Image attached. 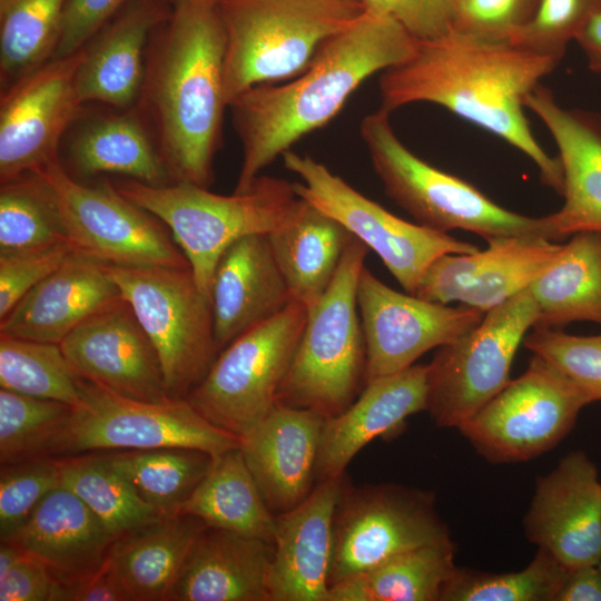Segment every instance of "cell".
<instances>
[{"label": "cell", "mask_w": 601, "mask_h": 601, "mask_svg": "<svg viewBox=\"0 0 601 601\" xmlns=\"http://www.w3.org/2000/svg\"><path fill=\"white\" fill-rule=\"evenodd\" d=\"M559 63L511 42H493L454 30L417 40L412 55L383 71L381 108L413 102L442 106L502 138L538 167L543 184L562 195L563 170L535 140L524 99Z\"/></svg>", "instance_id": "6da1fadb"}, {"label": "cell", "mask_w": 601, "mask_h": 601, "mask_svg": "<svg viewBox=\"0 0 601 601\" xmlns=\"http://www.w3.org/2000/svg\"><path fill=\"white\" fill-rule=\"evenodd\" d=\"M416 41L393 18L362 12L289 82L256 85L233 98L243 149L235 191L247 190L278 156L328 124L368 77L405 61Z\"/></svg>", "instance_id": "7a4b0ae2"}, {"label": "cell", "mask_w": 601, "mask_h": 601, "mask_svg": "<svg viewBox=\"0 0 601 601\" xmlns=\"http://www.w3.org/2000/svg\"><path fill=\"white\" fill-rule=\"evenodd\" d=\"M224 24L218 2L174 3L146 62L141 95L174 183L208 188L219 145L225 91Z\"/></svg>", "instance_id": "3957f363"}, {"label": "cell", "mask_w": 601, "mask_h": 601, "mask_svg": "<svg viewBox=\"0 0 601 601\" xmlns=\"http://www.w3.org/2000/svg\"><path fill=\"white\" fill-rule=\"evenodd\" d=\"M112 184L169 228L207 297L223 253L243 237L277 229L298 199L294 183L260 175L247 190L231 195L215 194L189 183L151 186L127 178Z\"/></svg>", "instance_id": "277c9868"}, {"label": "cell", "mask_w": 601, "mask_h": 601, "mask_svg": "<svg viewBox=\"0 0 601 601\" xmlns=\"http://www.w3.org/2000/svg\"><path fill=\"white\" fill-rule=\"evenodd\" d=\"M227 102L302 73L362 12L358 0H219Z\"/></svg>", "instance_id": "5b68a950"}, {"label": "cell", "mask_w": 601, "mask_h": 601, "mask_svg": "<svg viewBox=\"0 0 601 601\" xmlns=\"http://www.w3.org/2000/svg\"><path fill=\"white\" fill-rule=\"evenodd\" d=\"M368 250L354 237L332 284L307 311L276 403L307 408L328 418L345 411L362 392L366 346L357 307V286Z\"/></svg>", "instance_id": "8992f818"}, {"label": "cell", "mask_w": 601, "mask_h": 601, "mask_svg": "<svg viewBox=\"0 0 601 601\" xmlns=\"http://www.w3.org/2000/svg\"><path fill=\"white\" fill-rule=\"evenodd\" d=\"M383 108L361 121V137L386 195L420 225L446 233L461 229L485 240L540 236L553 240L549 216L528 217L505 209L472 184L413 154L396 136Z\"/></svg>", "instance_id": "52a82bcc"}, {"label": "cell", "mask_w": 601, "mask_h": 601, "mask_svg": "<svg viewBox=\"0 0 601 601\" xmlns=\"http://www.w3.org/2000/svg\"><path fill=\"white\" fill-rule=\"evenodd\" d=\"M106 267L158 354L169 396L187 398L219 354L209 297L189 267Z\"/></svg>", "instance_id": "ba28073f"}, {"label": "cell", "mask_w": 601, "mask_h": 601, "mask_svg": "<svg viewBox=\"0 0 601 601\" xmlns=\"http://www.w3.org/2000/svg\"><path fill=\"white\" fill-rule=\"evenodd\" d=\"M240 443L239 437L207 421L186 398L132 400L82 377L81 402L48 456L159 447H191L218 456Z\"/></svg>", "instance_id": "9c48e42d"}, {"label": "cell", "mask_w": 601, "mask_h": 601, "mask_svg": "<svg viewBox=\"0 0 601 601\" xmlns=\"http://www.w3.org/2000/svg\"><path fill=\"white\" fill-rule=\"evenodd\" d=\"M590 403L561 370L533 354L526 370L457 430L492 464L529 462L562 442Z\"/></svg>", "instance_id": "30bf717a"}, {"label": "cell", "mask_w": 601, "mask_h": 601, "mask_svg": "<svg viewBox=\"0 0 601 601\" xmlns=\"http://www.w3.org/2000/svg\"><path fill=\"white\" fill-rule=\"evenodd\" d=\"M538 321L530 288L485 312L457 339L437 347L427 364V406L439 427L459 428L511 381L518 348Z\"/></svg>", "instance_id": "8fae6325"}, {"label": "cell", "mask_w": 601, "mask_h": 601, "mask_svg": "<svg viewBox=\"0 0 601 601\" xmlns=\"http://www.w3.org/2000/svg\"><path fill=\"white\" fill-rule=\"evenodd\" d=\"M307 318L293 302L219 352L187 401L215 426L245 437L274 407Z\"/></svg>", "instance_id": "7c38bea8"}, {"label": "cell", "mask_w": 601, "mask_h": 601, "mask_svg": "<svg viewBox=\"0 0 601 601\" xmlns=\"http://www.w3.org/2000/svg\"><path fill=\"white\" fill-rule=\"evenodd\" d=\"M433 491L345 479L333 518L329 587L407 550L450 540Z\"/></svg>", "instance_id": "4fadbf2b"}, {"label": "cell", "mask_w": 601, "mask_h": 601, "mask_svg": "<svg viewBox=\"0 0 601 601\" xmlns=\"http://www.w3.org/2000/svg\"><path fill=\"white\" fill-rule=\"evenodd\" d=\"M284 166L300 178L297 196L339 221L372 249L406 293L417 284L436 258L446 254H471L479 248L451 235L410 223L367 198L309 155L286 151Z\"/></svg>", "instance_id": "5bb4252c"}, {"label": "cell", "mask_w": 601, "mask_h": 601, "mask_svg": "<svg viewBox=\"0 0 601 601\" xmlns=\"http://www.w3.org/2000/svg\"><path fill=\"white\" fill-rule=\"evenodd\" d=\"M35 173L49 184L75 250L111 266L190 268L165 225L112 183L83 185L59 160Z\"/></svg>", "instance_id": "9a60e30c"}, {"label": "cell", "mask_w": 601, "mask_h": 601, "mask_svg": "<svg viewBox=\"0 0 601 601\" xmlns=\"http://www.w3.org/2000/svg\"><path fill=\"white\" fill-rule=\"evenodd\" d=\"M357 307L366 346L365 384L412 366L432 348L473 329L485 312L397 292L363 268Z\"/></svg>", "instance_id": "2e32d148"}, {"label": "cell", "mask_w": 601, "mask_h": 601, "mask_svg": "<svg viewBox=\"0 0 601 601\" xmlns=\"http://www.w3.org/2000/svg\"><path fill=\"white\" fill-rule=\"evenodd\" d=\"M83 53L52 58L1 90V184L58 160L59 140L82 106L76 78Z\"/></svg>", "instance_id": "e0dca14e"}, {"label": "cell", "mask_w": 601, "mask_h": 601, "mask_svg": "<svg viewBox=\"0 0 601 601\" xmlns=\"http://www.w3.org/2000/svg\"><path fill=\"white\" fill-rule=\"evenodd\" d=\"M523 530L569 570L601 562V480L585 452L566 453L535 480Z\"/></svg>", "instance_id": "ac0fdd59"}, {"label": "cell", "mask_w": 601, "mask_h": 601, "mask_svg": "<svg viewBox=\"0 0 601 601\" xmlns=\"http://www.w3.org/2000/svg\"><path fill=\"white\" fill-rule=\"evenodd\" d=\"M486 243L483 250L436 258L423 273L414 295L487 312L530 287L563 248L540 236L494 237Z\"/></svg>", "instance_id": "d6986e66"}, {"label": "cell", "mask_w": 601, "mask_h": 601, "mask_svg": "<svg viewBox=\"0 0 601 601\" xmlns=\"http://www.w3.org/2000/svg\"><path fill=\"white\" fill-rule=\"evenodd\" d=\"M83 378L132 400L167 402L158 354L122 298L86 318L59 344Z\"/></svg>", "instance_id": "ffe728a7"}, {"label": "cell", "mask_w": 601, "mask_h": 601, "mask_svg": "<svg viewBox=\"0 0 601 601\" xmlns=\"http://www.w3.org/2000/svg\"><path fill=\"white\" fill-rule=\"evenodd\" d=\"M345 479L317 482L296 508L275 514L270 601H328L333 518Z\"/></svg>", "instance_id": "44dd1931"}, {"label": "cell", "mask_w": 601, "mask_h": 601, "mask_svg": "<svg viewBox=\"0 0 601 601\" xmlns=\"http://www.w3.org/2000/svg\"><path fill=\"white\" fill-rule=\"evenodd\" d=\"M552 135L563 170V206L548 215L553 240L601 231V116L560 106L541 83L524 99Z\"/></svg>", "instance_id": "7402d4cb"}, {"label": "cell", "mask_w": 601, "mask_h": 601, "mask_svg": "<svg viewBox=\"0 0 601 601\" xmlns=\"http://www.w3.org/2000/svg\"><path fill=\"white\" fill-rule=\"evenodd\" d=\"M427 406V365L413 364L367 382L341 414L325 418L317 451V482L345 473L351 460L376 437L397 435Z\"/></svg>", "instance_id": "603a6c76"}, {"label": "cell", "mask_w": 601, "mask_h": 601, "mask_svg": "<svg viewBox=\"0 0 601 601\" xmlns=\"http://www.w3.org/2000/svg\"><path fill=\"white\" fill-rule=\"evenodd\" d=\"M324 421L314 411L276 403L242 439L245 462L274 514L296 508L313 491Z\"/></svg>", "instance_id": "cb8c5ba5"}, {"label": "cell", "mask_w": 601, "mask_h": 601, "mask_svg": "<svg viewBox=\"0 0 601 601\" xmlns=\"http://www.w3.org/2000/svg\"><path fill=\"white\" fill-rule=\"evenodd\" d=\"M209 298L218 353L293 303L267 235L243 237L223 253Z\"/></svg>", "instance_id": "d4e9b609"}, {"label": "cell", "mask_w": 601, "mask_h": 601, "mask_svg": "<svg viewBox=\"0 0 601 601\" xmlns=\"http://www.w3.org/2000/svg\"><path fill=\"white\" fill-rule=\"evenodd\" d=\"M120 297L106 264L73 249L0 319V334L60 344L86 318Z\"/></svg>", "instance_id": "484cf974"}, {"label": "cell", "mask_w": 601, "mask_h": 601, "mask_svg": "<svg viewBox=\"0 0 601 601\" xmlns=\"http://www.w3.org/2000/svg\"><path fill=\"white\" fill-rule=\"evenodd\" d=\"M1 541L40 560L55 581L67 582L101 571L115 539L76 494L60 485Z\"/></svg>", "instance_id": "4316f807"}, {"label": "cell", "mask_w": 601, "mask_h": 601, "mask_svg": "<svg viewBox=\"0 0 601 601\" xmlns=\"http://www.w3.org/2000/svg\"><path fill=\"white\" fill-rule=\"evenodd\" d=\"M272 542L206 526L168 601H270Z\"/></svg>", "instance_id": "83f0119b"}, {"label": "cell", "mask_w": 601, "mask_h": 601, "mask_svg": "<svg viewBox=\"0 0 601 601\" xmlns=\"http://www.w3.org/2000/svg\"><path fill=\"white\" fill-rule=\"evenodd\" d=\"M164 18L156 0H131L85 46L76 78L82 104L98 101L127 109L138 101L147 41Z\"/></svg>", "instance_id": "f1b7e54d"}, {"label": "cell", "mask_w": 601, "mask_h": 601, "mask_svg": "<svg viewBox=\"0 0 601 601\" xmlns=\"http://www.w3.org/2000/svg\"><path fill=\"white\" fill-rule=\"evenodd\" d=\"M206 526L190 514L161 516L117 538L106 564L130 601H168L190 549Z\"/></svg>", "instance_id": "f546056e"}, {"label": "cell", "mask_w": 601, "mask_h": 601, "mask_svg": "<svg viewBox=\"0 0 601 601\" xmlns=\"http://www.w3.org/2000/svg\"><path fill=\"white\" fill-rule=\"evenodd\" d=\"M293 302L311 309L332 284L354 236L298 196L285 223L267 235Z\"/></svg>", "instance_id": "4dcf8cb0"}, {"label": "cell", "mask_w": 601, "mask_h": 601, "mask_svg": "<svg viewBox=\"0 0 601 601\" xmlns=\"http://www.w3.org/2000/svg\"><path fill=\"white\" fill-rule=\"evenodd\" d=\"M538 307L534 327L573 322L601 325V231H581L529 287Z\"/></svg>", "instance_id": "1f68e13d"}, {"label": "cell", "mask_w": 601, "mask_h": 601, "mask_svg": "<svg viewBox=\"0 0 601 601\" xmlns=\"http://www.w3.org/2000/svg\"><path fill=\"white\" fill-rule=\"evenodd\" d=\"M80 176L117 174L151 186L170 184L169 171L142 120L134 112L100 117L83 126L69 147Z\"/></svg>", "instance_id": "d6a6232c"}, {"label": "cell", "mask_w": 601, "mask_h": 601, "mask_svg": "<svg viewBox=\"0 0 601 601\" xmlns=\"http://www.w3.org/2000/svg\"><path fill=\"white\" fill-rule=\"evenodd\" d=\"M180 513L194 515L207 526L273 543L275 514L266 505L240 446L215 456Z\"/></svg>", "instance_id": "836d02e7"}, {"label": "cell", "mask_w": 601, "mask_h": 601, "mask_svg": "<svg viewBox=\"0 0 601 601\" xmlns=\"http://www.w3.org/2000/svg\"><path fill=\"white\" fill-rule=\"evenodd\" d=\"M455 553L452 539L407 550L329 587L328 601H440Z\"/></svg>", "instance_id": "e575fe53"}, {"label": "cell", "mask_w": 601, "mask_h": 601, "mask_svg": "<svg viewBox=\"0 0 601 601\" xmlns=\"http://www.w3.org/2000/svg\"><path fill=\"white\" fill-rule=\"evenodd\" d=\"M139 497L162 515L181 508L210 470L215 456L191 447L104 452Z\"/></svg>", "instance_id": "d590c367"}, {"label": "cell", "mask_w": 601, "mask_h": 601, "mask_svg": "<svg viewBox=\"0 0 601 601\" xmlns=\"http://www.w3.org/2000/svg\"><path fill=\"white\" fill-rule=\"evenodd\" d=\"M61 485L76 494L116 540L161 516L142 501L104 452L56 457Z\"/></svg>", "instance_id": "8d00e7d4"}, {"label": "cell", "mask_w": 601, "mask_h": 601, "mask_svg": "<svg viewBox=\"0 0 601 601\" xmlns=\"http://www.w3.org/2000/svg\"><path fill=\"white\" fill-rule=\"evenodd\" d=\"M67 0H0L1 90L52 59Z\"/></svg>", "instance_id": "74e56055"}, {"label": "cell", "mask_w": 601, "mask_h": 601, "mask_svg": "<svg viewBox=\"0 0 601 601\" xmlns=\"http://www.w3.org/2000/svg\"><path fill=\"white\" fill-rule=\"evenodd\" d=\"M82 377L59 344L0 334V386L77 407Z\"/></svg>", "instance_id": "f35d334b"}, {"label": "cell", "mask_w": 601, "mask_h": 601, "mask_svg": "<svg viewBox=\"0 0 601 601\" xmlns=\"http://www.w3.org/2000/svg\"><path fill=\"white\" fill-rule=\"evenodd\" d=\"M69 243L55 195L37 174L0 188V254Z\"/></svg>", "instance_id": "ab89813d"}, {"label": "cell", "mask_w": 601, "mask_h": 601, "mask_svg": "<svg viewBox=\"0 0 601 601\" xmlns=\"http://www.w3.org/2000/svg\"><path fill=\"white\" fill-rule=\"evenodd\" d=\"M569 569L544 549L515 572L493 573L456 566L440 601H554Z\"/></svg>", "instance_id": "60d3db41"}, {"label": "cell", "mask_w": 601, "mask_h": 601, "mask_svg": "<svg viewBox=\"0 0 601 601\" xmlns=\"http://www.w3.org/2000/svg\"><path fill=\"white\" fill-rule=\"evenodd\" d=\"M58 401L0 390V463L49 457V451L72 414Z\"/></svg>", "instance_id": "b9f144b4"}, {"label": "cell", "mask_w": 601, "mask_h": 601, "mask_svg": "<svg viewBox=\"0 0 601 601\" xmlns=\"http://www.w3.org/2000/svg\"><path fill=\"white\" fill-rule=\"evenodd\" d=\"M601 11V0H540L531 20L511 43L558 63L566 46Z\"/></svg>", "instance_id": "7bdbcfd3"}, {"label": "cell", "mask_w": 601, "mask_h": 601, "mask_svg": "<svg viewBox=\"0 0 601 601\" xmlns=\"http://www.w3.org/2000/svg\"><path fill=\"white\" fill-rule=\"evenodd\" d=\"M523 345L554 364L591 400L601 402V333L582 336L561 329L533 327Z\"/></svg>", "instance_id": "ee69618b"}, {"label": "cell", "mask_w": 601, "mask_h": 601, "mask_svg": "<svg viewBox=\"0 0 601 601\" xmlns=\"http://www.w3.org/2000/svg\"><path fill=\"white\" fill-rule=\"evenodd\" d=\"M61 485L56 457H37L0 470V539L9 538L31 515L41 500Z\"/></svg>", "instance_id": "f6af8a7d"}, {"label": "cell", "mask_w": 601, "mask_h": 601, "mask_svg": "<svg viewBox=\"0 0 601 601\" xmlns=\"http://www.w3.org/2000/svg\"><path fill=\"white\" fill-rule=\"evenodd\" d=\"M540 0H463L452 30L475 39L510 42L533 17Z\"/></svg>", "instance_id": "bcb514c9"}, {"label": "cell", "mask_w": 601, "mask_h": 601, "mask_svg": "<svg viewBox=\"0 0 601 601\" xmlns=\"http://www.w3.org/2000/svg\"><path fill=\"white\" fill-rule=\"evenodd\" d=\"M70 243L0 254V319L71 254Z\"/></svg>", "instance_id": "7dc6e473"}, {"label": "cell", "mask_w": 601, "mask_h": 601, "mask_svg": "<svg viewBox=\"0 0 601 601\" xmlns=\"http://www.w3.org/2000/svg\"><path fill=\"white\" fill-rule=\"evenodd\" d=\"M363 12L391 17L416 40L434 39L452 30V0H359Z\"/></svg>", "instance_id": "c3c4849f"}, {"label": "cell", "mask_w": 601, "mask_h": 601, "mask_svg": "<svg viewBox=\"0 0 601 601\" xmlns=\"http://www.w3.org/2000/svg\"><path fill=\"white\" fill-rule=\"evenodd\" d=\"M131 0H67L52 58L82 49Z\"/></svg>", "instance_id": "681fc988"}, {"label": "cell", "mask_w": 601, "mask_h": 601, "mask_svg": "<svg viewBox=\"0 0 601 601\" xmlns=\"http://www.w3.org/2000/svg\"><path fill=\"white\" fill-rule=\"evenodd\" d=\"M52 584L48 568L24 552L0 575V601H49Z\"/></svg>", "instance_id": "f907efd6"}, {"label": "cell", "mask_w": 601, "mask_h": 601, "mask_svg": "<svg viewBox=\"0 0 601 601\" xmlns=\"http://www.w3.org/2000/svg\"><path fill=\"white\" fill-rule=\"evenodd\" d=\"M49 601H130L107 564L92 575L67 582L53 580Z\"/></svg>", "instance_id": "816d5d0a"}, {"label": "cell", "mask_w": 601, "mask_h": 601, "mask_svg": "<svg viewBox=\"0 0 601 601\" xmlns=\"http://www.w3.org/2000/svg\"><path fill=\"white\" fill-rule=\"evenodd\" d=\"M554 601H601L599 564L569 570Z\"/></svg>", "instance_id": "f5cc1de1"}, {"label": "cell", "mask_w": 601, "mask_h": 601, "mask_svg": "<svg viewBox=\"0 0 601 601\" xmlns=\"http://www.w3.org/2000/svg\"><path fill=\"white\" fill-rule=\"evenodd\" d=\"M575 41L584 52L589 68L601 72V11L590 19Z\"/></svg>", "instance_id": "db71d44e"}, {"label": "cell", "mask_w": 601, "mask_h": 601, "mask_svg": "<svg viewBox=\"0 0 601 601\" xmlns=\"http://www.w3.org/2000/svg\"><path fill=\"white\" fill-rule=\"evenodd\" d=\"M18 545L10 541H1L0 544V575L6 573L22 555Z\"/></svg>", "instance_id": "11a10c76"}, {"label": "cell", "mask_w": 601, "mask_h": 601, "mask_svg": "<svg viewBox=\"0 0 601 601\" xmlns=\"http://www.w3.org/2000/svg\"><path fill=\"white\" fill-rule=\"evenodd\" d=\"M463 0H452L454 9L462 2Z\"/></svg>", "instance_id": "9f6ffc18"}, {"label": "cell", "mask_w": 601, "mask_h": 601, "mask_svg": "<svg viewBox=\"0 0 601 601\" xmlns=\"http://www.w3.org/2000/svg\"><path fill=\"white\" fill-rule=\"evenodd\" d=\"M164 1H165V0H164ZM166 1H170V2L175 3V2H178V1H181V0H166ZM208 1H215V2H218L219 0H208Z\"/></svg>", "instance_id": "6f0895ef"}, {"label": "cell", "mask_w": 601, "mask_h": 601, "mask_svg": "<svg viewBox=\"0 0 601 601\" xmlns=\"http://www.w3.org/2000/svg\"><path fill=\"white\" fill-rule=\"evenodd\" d=\"M599 566H600V569H601V562L599 563Z\"/></svg>", "instance_id": "680465c9"}, {"label": "cell", "mask_w": 601, "mask_h": 601, "mask_svg": "<svg viewBox=\"0 0 601 601\" xmlns=\"http://www.w3.org/2000/svg\"><path fill=\"white\" fill-rule=\"evenodd\" d=\"M359 1V0H358Z\"/></svg>", "instance_id": "91938a15"}]
</instances>
